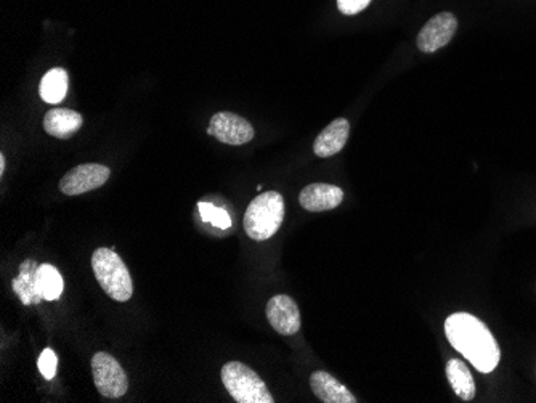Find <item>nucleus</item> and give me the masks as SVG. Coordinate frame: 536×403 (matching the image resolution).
Listing matches in <instances>:
<instances>
[{
	"instance_id": "nucleus-1",
	"label": "nucleus",
	"mask_w": 536,
	"mask_h": 403,
	"mask_svg": "<svg viewBox=\"0 0 536 403\" xmlns=\"http://www.w3.org/2000/svg\"><path fill=\"white\" fill-rule=\"evenodd\" d=\"M445 333L449 344L463 353L480 373H492L500 363L501 352L496 339L484 322L466 312L447 318Z\"/></svg>"
},
{
	"instance_id": "nucleus-2",
	"label": "nucleus",
	"mask_w": 536,
	"mask_h": 403,
	"mask_svg": "<svg viewBox=\"0 0 536 403\" xmlns=\"http://www.w3.org/2000/svg\"><path fill=\"white\" fill-rule=\"evenodd\" d=\"M284 219V200L278 192L255 196L245 214V230L254 241H267L280 230Z\"/></svg>"
},
{
	"instance_id": "nucleus-3",
	"label": "nucleus",
	"mask_w": 536,
	"mask_h": 403,
	"mask_svg": "<svg viewBox=\"0 0 536 403\" xmlns=\"http://www.w3.org/2000/svg\"><path fill=\"white\" fill-rule=\"evenodd\" d=\"M95 278L103 291L117 303H127L134 295L132 276L115 249L98 248L92 254Z\"/></svg>"
},
{
	"instance_id": "nucleus-4",
	"label": "nucleus",
	"mask_w": 536,
	"mask_h": 403,
	"mask_svg": "<svg viewBox=\"0 0 536 403\" xmlns=\"http://www.w3.org/2000/svg\"><path fill=\"white\" fill-rule=\"evenodd\" d=\"M220 378L228 394L238 403L275 402L261 376L241 361L225 363Z\"/></svg>"
},
{
	"instance_id": "nucleus-5",
	"label": "nucleus",
	"mask_w": 536,
	"mask_h": 403,
	"mask_svg": "<svg viewBox=\"0 0 536 403\" xmlns=\"http://www.w3.org/2000/svg\"><path fill=\"white\" fill-rule=\"evenodd\" d=\"M92 373L97 390L106 398H121L129 389V380L119 361L106 352L92 357Z\"/></svg>"
},
{
	"instance_id": "nucleus-6",
	"label": "nucleus",
	"mask_w": 536,
	"mask_h": 403,
	"mask_svg": "<svg viewBox=\"0 0 536 403\" xmlns=\"http://www.w3.org/2000/svg\"><path fill=\"white\" fill-rule=\"evenodd\" d=\"M208 134L217 138L222 144L238 146V145L249 144L255 132H254L253 124L245 117L230 111H220L212 116Z\"/></svg>"
},
{
	"instance_id": "nucleus-7",
	"label": "nucleus",
	"mask_w": 536,
	"mask_h": 403,
	"mask_svg": "<svg viewBox=\"0 0 536 403\" xmlns=\"http://www.w3.org/2000/svg\"><path fill=\"white\" fill-rule=\"evenodd\" d=\"M111 169L102 164H80L66 173L60 182V190L66 196L84 195L103 187L108 182Z\"/></svg>"
},
{
	"instance_id": "nucleus-8",
	"label": "nucleus",
	"mask_w": 536,
	"mask_h": 403,
	"mask_svg": "<svg viewBox=\"0 0 536 403\" xmlns=\"http://www.w3.org/2000/svg\"><path fill=\"white\" fill-rule=\"evenodd\" d=\"M457 16L449 12L435 14L429 20L418 34V49L424 53L440 51L457 34Z\"/></svg>"
},
{
	"instance_id": "nucleus-9",
	"label": "nucleus",
	"mask_w": 536,
	"mask_h": 403,
	"mask_svg": "<svg viewBox=\"0 0 536 403\" xmlns=\"http://www.w3.org/2000/svg\"><path fill=\"white\" fill-rule=\"evenodd\" d=\"M268 323L282 336H292L300 330V312L296 301L286 295H273L267 304Z\"/></svg>"
},
{
	"instance_id": "nucleus-10",
	"label": "nucleus",
	"mask_w": 536,
	"mask_h": 403,
	"mask_svg": "<svg viewBox=\"0 0 536 403\" xmlns=\"http://www.w3.org/2000/svg\"><path fill=\"white\" fill-rule=\"evenodd\" d=\"M344 202L342 188L331 183H312L300 192L299 202L309 212H325L336 209Z\"/></svg>"
},
{
	"instance_id": "nucleus-11",
	"label": "nucleus",
	"mask_w": 536,
	"mask_h": 403,
	"mask_svg": "<svg viewBox=\"0 0 536 403\" xmlns=\"http://www.w3.org/2000/svg\"><path fill=\"white\" fill-rule=\"evenodd\" d=\"M348 136H350V124H348L347 119L339 117V119H336L328 127L321 130L319 137L315 138L313 152L319 158L334 156V155H337V153L344 150V146L347 144Z\"/></svg>"
},
{
	"instance_id": "nucleus-12",
	"label": "nucleus",
	"mask_w": 536,
	"mask_h": 403,
	"mask_svg": "<svg viewBox=\"0 0 536 403\" xmlns=\"http://www.w3.org/2000/svg\"><path fill=\"white\" fill-rule=\"evenodd\" d=\"M310 388L315 397L325 403H356V397L327 371H315L310 376Z\"/></svg>"
},
{
	"instance_id": "nucleus-13",
	"label": "nucleus",
	"mask_w": 536,
	"mask_h": 403,
	"mask_svg": "<svg viewBox=\"0 0 536 403\" xmlns=\"http://www.w3.org/2000/svg\"><path fill=\"white\" fill-rule=\"evenodd\" d=\"M82 116L68 108H53L45 115L44 129L51 137L66 140L78 134V130L82 127Z\"/></svg>"
},
{
	"instance_id": "nucleus-14",
	"label": "nucleus",
	"mask_w": 536,
	"mask_h": 403,
	"mask_svg": "<svg viewBox=\"0 0 536 403\" xmlns=\"http://www.w3.org/2000/svg\"><path fill=\"white\" fill-rule=\"evenodd\" d=\"M447 378H448L451 388L455 390L461 400L464 402H471L476 397V381L471 375V370L464 361H448L447 365Z\"/></svg>"
},
{
	"instance_id": "nucleus-15",
	"label": "nucleus",
	"mask_w": 536,
	"mask_h": 403,
	"mask_svg": "<svg viewBox=\"0 0 536 403\" xmlns=\"http://www.w3.org/2000/svg\"><path fill=\"white\" fill-rule=\"evenodd\" d=\"M37 266L34 260H26L24 264L20 267V276L14 280V291L20 295L23 304L30 305V304H39L44 297L39 295L37 289Z\"/></svg>"
},
{
	"instance_id": "nucleus-16",
	"label": "nucleus",
	"mask_w": 536,
	"mask_h": 403,
	"mask_svg": "<svg viewBox=\"0 0 536 403\" xmlns=\"http://www.w3.org/2000/svg\"><path fill=\"white\" fill-rule=\"evenodd\" d=\"M66 92H68V72L61 68H53L41 80L39 94L47 103L51 105L60 103L65 98Z\"/></svg>"
},
{
	"instance_id": "nucleus-17",
	"label": "nucleus",
	"mask_w": 536,
	"mask_h": 403,
	"mask_svg": "<svg viewBox=\"0 0 536 403\" xmlns=\"http://www.w3.org/2000/svg\"><path fill=\"white\" fill-rule=\"evenodd\" d=\"M37 289H39V295L47 301L59 299L65 289V283H63L61 274L55 267L51 264L39 266L37 268Z\"/></svg>"
},
{
	"instance_id": "nucleus-18",
	"label": "nucleus",
	"mask_w": 536,
	"mask_h": 403,
	"mask_svg": "<svg viewBox=\"0 0 536 403\" xmlns=\"http://www.w3.org/2000/svg\"><path fill=\"white\" fill-rule=\"evenodd\" d=\"M57 367H59L57 353L53 352L51 349H44V352L41 353V357H39V370L45 380L51 381L55 378Z\"/></svg>"
},
{
	"instance_id": "nucleus-19",
	"label": "nucleus",
	"mask_w": 536,
	"mask_h": 403,
	"mask_svg": "<svg viewBox=\"0 0 536 403\" xmlns=\"http://www.w3.org/2000/svg\"><path fill=\"white\" fill-rule=\"evenodd\" d=\"M371 0H337V8L339 12L347 16L360 14L365 8L370 5Z\"/></svg>"
},
{
	"instance_id": "nucleus-20",
	"label": "nucleus",
	"mask_w": 536,
	"mask_h": 403,
	"mask_svg": "<svg viewBox=\"0 0 536 403\" xmlns=\"http://www.w3.org/2000/svg\"><path fill=\"white\" fill-rule=\"evenodd\" d=\"M210 222L214 223L218 229H222V230H226L232 225L228 212H225L224 209L218 208L214 209V214L210 217Z\"/></svg>"
},
{
	"instance_id": "nucleus-21",
	"label": "nucleus",
	"mask_w": 536,
	"mask_h": 403,
	"mask_svg": "<svg viewBox=\"0 0 536 403\" xmlns=\"http://www.w3.org/2000/svg\"><path fill=\"white\" fill-rule=\"evenodd\" d=\"M198 208H199V214L203 217V220L210 222V217L214 214V209L216 208L212 204H209V202H199Z\"/></svg>"
},
{
	"instance_id": "nucleus-22",
	"label": "nucleus",
	"mask_w": 536,
	"mask_h": 403,
	"mask_svg": "<svg viewBox=\"0 0 536 403\" xmlns=\"http://www.w3.org/2000/svg\"><path fill=\"white\" fill-rule=\"evenodd\" d=\"M5 173V156L0 155V173Z\"/></svg>"
}]
</instances>
